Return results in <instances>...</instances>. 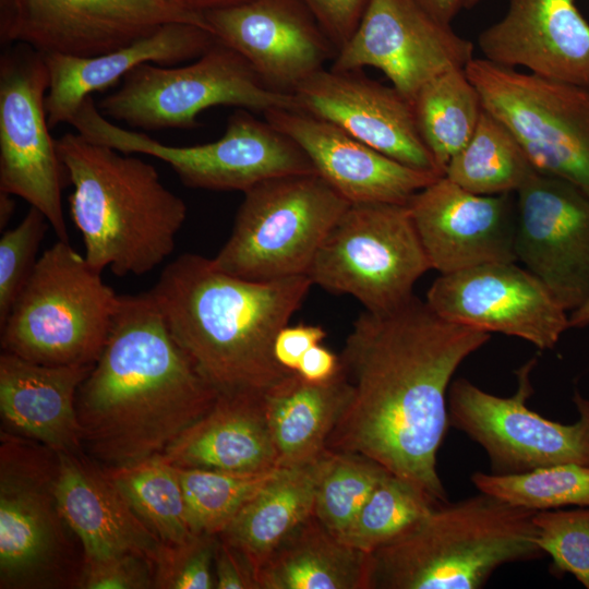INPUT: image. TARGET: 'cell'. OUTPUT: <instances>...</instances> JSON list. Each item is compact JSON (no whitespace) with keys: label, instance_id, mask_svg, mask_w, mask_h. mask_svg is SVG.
<instances>
[{"label":"cell","instance_id":"obj_35","mask_svg":"<svg viewBox=\"0 0 589 589\" xmlns=\"http://www.w3.org/2000/svg\"><path fill=\"white\" fill-rule=\"evenodd\" d=\"M471 481L479 492L534 512L589 507V466L558 464L519 473L477 471Z\"/></svg>","mask_w":589,"mask_h":589},{"label":"cell","instance_id":"obj_18","mask_svg":"<svg viewBox=\"0 0 589 589\" xmlns=\"http://www.w3.org/2000/svg\"><path fill=\"white\" fill-rule=\"evenodd\" d=\"M517 261L572 312L589 301V195L539 171L516 192Z\"/></svg>","mask_w":589,"mask_h":589},{"label":"cell","instance_id":"obj_27","mask_svg":"<svg viewBox=\"0 0 589 589\" xmlns=\"http://www.w3.org/2000/svg\"><path fill=\"white\" fill-rule=\"evenodd\" d=\"M161 457L179 468L252 472L279 467L264 394L219 393L211 410Z\"/></svg>","mask_w":589,"mask_h":589},{"label":"cell","instance_id":"obj_1","mask_svg":"<svg viewBox=\"0 0 589 589\" xmlns=\"http://www.w3.org/2000/svg\"><path fill=\"white\" fill-rule=\"evenodd\" d=\"M490 338L416 296L387 312L364 310L339 354L351 396L326 447L363 455L447 502L436 457L449 425L448 389L462 361Z\"/></svg>","mask_w":589,"mask_h":589},{"label":"cell","instance_id":"obj_37","mask_svg":"<svg viewBox=\"0 0 589 589\" xmlns=\"http://www.w3.org/2000/svg\"><path fill=\"white\" fill-rule=\"evenodd\" d=\"M329 450L313 515L340 538L388 471L363 455Z\"/></svg>","mask_w":589,"mask_h":589},{"label":"cell","instance_id":"obj_7","mask_svg":"<svg viewBox=\"0 0 589 589\" xmlns=\"http://www.w3.org/2000/svg\"><path fill=\"white\" fill-rule=\"evenodd\" d=\"M58 456L1 432L0 588H77L84 553L57 497Z\"/></svg>","mask_w":589,"mask_h":589},{"label":"cell","instance_id":"obj_6","mask_svg":"<svg viewBox=\"0 0 589 589\" xmlns=\"http://www.w3.org/2000/svg\"><path fill=\"white\" fill-rule=\"evenodd\" d=\"M117 294L69 241L37 260L1 329L3 351L47 365H93L107 341Z\"/></svg>","mask_w":589,"mask_h":589},{"label":"cell","instance_id":"obj_12","mask_svg":"<svg viewBox=\"0 0 589 589\" xmlns=\"http://www.w3.org/2000/svg\"><path fill=\"white\" fill-rule=\"evenodd\" d=\"M483 108L514 134L537 171L589 195V87L473 58L465 68Z\"/></svg>","mask_w":589,"mask_h":589},{"label":"cell","instance_id":"obj_26","mask_svg":"<svg viewBox=\"0 0 589 589\" xmlns=\"http://www.w3.org/2000/svg\"><path fill=\"white\" fill-rule=\"evenodd\" d=\"M92 368L40 364L3 351L0 412L5 432L57 453L83 450L76 395Z\"/></svg>","mask_w":589,"mask_h":589},{"label":"cell","instance_id":"obj_22","mask_svg":"<svg viewBox=\"0 0 589 589\" xmlns=\"http://www.w3.org/2000/svg\"><path fill=\"white\" fill-rule=\"evenodd\" d=\"M263 115L304 151L316 173L350 204H407L442 177L404 165L302 110L272 109Z\"/></svg>","mask_w":589,"mask_h":589},{"label":"cell","instance_id":"obj_8","mask_svg":"<svg viewBox=\"0 0 589 589\" xmlns=\"http://www.w3.org/2000/svg\"><path fill=\"white\" fill-rule=\"evenodd\" d=\"M213 265L250 280L308 275L325 237L350 203L317 173L263 181L248 191Z\"/></svg>","mask_w":589,"mask_h":589},{"label":"cell","instance_id":"obj_45","mask_svg":"<svg viewBox=\"0 0 589 589\" xmlns=\"http://www.w3.org/2000/svg\"><path fill=\"white\" fill-rule=\"evenodd\" d=\"M340 371L339 356L318 344L303 354L296 373L306 382L321 384L335 378Z\"/></svg>","mask_w":589,"mask_h":589},{"label":"cell","instance_id":"obj_36","mask_svg":"<svg viewBox=\"0 0 589 589\" xmlns=\"http://www.w3.org/2000/svg\"><path fill=\"white\" fill-rule=\"evenodd\" d=\"M438 504L416 484L388 472L339 539L369 553L400 534Z\"/></svg>","mask_w":589,"mask_h":589},{"label":"cell","instance_id":"obj_13","mask_svg":"<svg viewBox=\"0 0 589 589\" xmlns=\"http://www.w3.org/2000/svg\"><path fill=\"white\" fill-rule=\"evenodd\" d=\"M537 361L531 358L515 371L518 384L510 397L490 394L461 377L449 386V424L484 449L493 473H519L558 464L589 466V399L574 390L579 418L572 424L529 409Z\"/></svg>","mask_w":589,"mask_h":589},{"label":"cell","instance_id":"obj_21","mask_svg":"<svg viewBox=\"0 0 589 589\" xmlns=\"http://www.w3.org/2000/svg\"><path fill=\"white\" fill-rule=\"evenodd\" d=\"M299 110L326 120L409 167L444 176L425 146L412 104L362 70L322 69L293 91Z\"/></svg>","mask_w":589,"mask_h":589},{"label":"cell","instance_id":"obj_20","mask_svg":"<svg viewBox=\"0 0 589 589\" xmlns=\"http://www.w3.org/2000/svg\"><path fill=\"white\" fill-rule=\"evenodd\" d=\"M407 206L432 269L440 274L517 261L513 193L474 194L442 176L418 191Z\"/></svg>","mask_w":589,"mask_h":589},{"label":"cell","instance_id":"obj_3","mask_svg":"<svg viewBox=\"0 0 589 589\" xmlns=\"http://www.w3.org/2000/svg\"><path fill=\"white\" fill-rule=\"evenodd\" d=\"M312 286L308 275L240 278L184 253L149 291L176 341L218 394H264L292 373L276 362L273 344Z\"/></svg>","mask_w":589,"mask_h":589},{"label":"cell","instance_id":"obj_19","mask_svg":"<svg viewBox=\"0 0 589 589\" xmlns=\"http://www.w3.org/2000/svg\"><path fill=\"white\" fill-rule=\"evenodd\" d=\"M204 17L215 39L241 55L276 92L292 94L337 53L302 0H249Z\"/></svg>","mask_w":589,"mask_h":589},{"label":"cell","instance_id":"obj_32","mask_svg":"<svg viewBox=\"0 0 589 589\" xmlns=\"http://www.w3.org/2000/svg\"><path fill=\"white\" fill-rule=\"evenodd\" d=\"M419 133L440 170L472 136L483 105L465 69L447 71L424 84L412 100Z\"/></svg>","mask_w":589,"mask_h":589},{"label":"cell","instance_id":"obj_11","mask_svg":"<svg viewBox=\"0 0 589 589\" xmlns=\"http://www.w3.org/2000/svg\"><path fill=\"white\" fill-rule=\"evenodd\" d=\"M432 269L407 204H350L308 272L313 285L356 298L365 311L394 310Z\"/></svg>","mask_w":589,"mask_h":589},{"label":"cell","instance_id":"obj_42","mask_svg":"<svg viewBox=\"0 0 589 589\" xmlns=\"http://www.w3.org/2000/svg\"><path fill=\"white\" fill-rule=\"evenodd\" d=\"M370 0H302L337 51L354 33Z\"/></svg>","mask_w":589,"mask_h":589},{"label":"cell","instance_id":"obj_4","mask_svg":"<svg viewBox=\"0 0 589 589\" xmlns=\"http://www.w3.org/2000/svg\"><path fill=\"white\" fill-rule=\"evenodd\" d=\"M73 187L72 220L81 232L84 257L95 269L141 276L172 252L187 218V205L143 159L94 143L80 133L56 140Z\"/></svg>","mask_w":589,"mask_h":589},{"label":"cell","instance_id":"obj_29","mask_svg":"<svg viewBox=\"0 0 589 589\" xmlns=\"http://www.w3.org/2000/svg\"><path fill=\"white\" fill-rule=\"evenodd\" d=\"M329 453L327 448L309 462L281 467L218 534L245 557L255 576L281 540L313 515Z\"/></svg>","mask_w":589,"mask_h":589},{"label":"cell","instance_id":"obj_2","mask_svg":"<svg viewBox=\"0 0 589 589\" xmlns=\"http://www.w3.org/2000/svg\"><path fill=\"white\" fill-rule=\"evenodd\" d=\"M217 397L151 291L120 294L107 341L76 395L83 447L106 468L139 464L164 454Z\"/></svg>","mask_w":589,"mask_h":589},{"label":"cell","instance_id":"obj_15","mask_svg":"<svg viewBox=\"0 0 589 589\" xmlns=\"http://www.w3.org/2000/svg\"><path fill=\"white\" fill-rule=\"evenodd\" d=\"M171 22L209 29L203 14L169 0H0L1 46L95 57L128 46Z\"/></svg>","mask_w":589,"mask_h":589},{"label":"cell","instance_id":"obj_46","mask_svg":"<svg viewBox=\"0 0 589 589\" xmlns=\"http://www.w3.org/2000/svg\"><path fill=\"white\" fill-rule=\"evenodd\" d=\"M437 20L450 24L458 12L465 8L466 0H417Z\"/></svg>","mask_w":589,"mask_h":589},{"label":"cell","instance_id":"obj_31","mask_svg":"<svg viewBox=\"0 0 589 589\" xmlns=\"http://www.w3.org/2000/svg\"><path fill=\"white\" fill-rule=\"evenodd\" d=\"M537 172L510 130L484 108L467 144L444 176L480 195L516 193Z\"/></svg>","mask_w":589,"mask_h":589},{"label":"cell","instance_id":"obj_44","mask_svg":"<svg viewBox=\"0 0 589 589\" xmlns=\"http://www.w3.org/2000/svg\"><path fill=\"white\" fill-rule=\"evenodd\" d=\"M215 589H259L245 557L217 536L214 556Z\"/></svg>","mask_w":589,"mask_h":589},{"label":"cell","instance_id":"obj_34","mask_svg":"<svg viewBox=\"0 0 589 589\" xmlns=\"http://www.w3.org/2000/svg\"><path fill=\"white\" fill-rule=\"evenodd\" d=\"M280 468L241 472L177 467L193 532L221 533Z\"/></svg>","mask_w":589,"mask_h":589},{"label":"cell","instance_id":"obj_16","mask_svg":"<svg viewBox=\"0 0 589 589\" xmlns=\"http://www.w3.org/2000/svg\"><path fill=\"white\" fill-rule=\"evenodd\" d=\"M473 55L472 41L417 0H370L354 33L329 68H375L412 103L424 84L447 71L465 69Z\"/></svg>","mask_w":589,"mask_h":589},{"label":"cell","instance_id":"obj_40","mask_svg":"<svg viewBox=\"0 0 589 589\" xmlns=\"http://www.w3.org/2000/svg\"><path fill=\"white\" fill-rule=\"evenodd\" d=\"M217 536L199 534L180 544H163L154 566L156 589L216 588L214 556Z\"/></svg>","mask_w":589,"mask_h":589},{"label":"cell","instance_id":"obj_24","mask_svg":"<svg viewBox=\"0 0 589 589\" xmlns=\"http://www.w3.org/2000/svg\"><path fill=\"white\" fill-rule=\"evenodd\" d=\"M57 456L59 506L84 561L135 553L155 566L164 543L134 514L106 468L83 450Z\"/></svg>","mask_w":589,"mask_h":589},{"label":"cell","instance_id":"obj_10","mask_svg":"<svg viewBox=\"0 0 589 589\" xmlns=\"http://www.w3.org/2000/svg\"><path fill=\"white\" fill-rule=\"evenodd\" d=\"M97 105L99 112L133 129H195L199 115L215 106L254 112L299 109L293 94L268 88L249 62L215 41L185 65L144 63Z\"/></svg>","mask_w":589,"mask_h":589},{"label":"cell","instance_id":"obj_38","mask_svg":"<svg viewBox=\"0 0 589 589\" xmlns=\"http://www.w3.org/2000/svg\"><path fill=\"white\" fill-rule=\"evenodd\" d=\"M537 543L552 558L555 575L570 574L589 589V507L539 510Z\"/></svg>","mask_w":589,"mask_h":589},{"label":"cell","instance_id":"obj_39","mask_svg":"<svg viewBox=\"0 0 589 589\" xmlns=\"http://www.w3.org/2000/svg\"><path fill=\"white\" fill-rule=\"evenodd\" d=\"M45 215L29 206L24 218L0 239V326H2L36 262L49 227Z\"/></svg>","mask_w":589,"mask_h":589},{"label":"cell","instance_id":"obj_25","mask_svg":"<svg viewBox=\"0 0 589 589\" xmlns=\"http://www.w3.org/2000/svg\"><path fill=\"white\" fill-rule=\"evenodd\" d=\"M216 39L196 24L171 22L128 46L95 57L43 53L49 73L45 105L50 129L69 123L84 99L144 63L177 65L202 56Z\"/></svg>","mask_w":589,"mask_h":589},{"label":"cell","instance_id":"obj_50","mask_svg":"<svg viewBox=\"0 0 589 589\" xmlns=\"http://www.w3.org/2000/svg\"><path fill=\"white\" fill-rule=\"evenodd\" d=\"M483 0H466L465 8H472L476 4L480 3Z\"/></svg>","mask_w":589,"mask_h":589},{"label":"cell","instance_id":"obj_43","mask_svg":"<svg viewBox=\"0 0 589 589\" xmlns=\"http://www.w3.org/2000/svg\"><path fill=\"white\" fill-rule=\"evenodd\" d=\"M325 337L326 332L320 325H286L275 337L274 358L283 369L296 372L303 354L313 346L322 344Z\"/></svg>","mask_w":589,"mask_h":589},{"label":"cell","instance_id":"obj_17","mask_svg":"<svg viewBox=\"0 0 589 589\" xmlns=\"http://www.w3.org/2000/svg\"><path fill=\"white\" fill-rule=\"evenodd\" d=\"M425 301L449 322L517 337L541 350L554 348L570 329L568 312L538 277L516 262L441 274Z\"/></svg>","mask_w":589,"mask_h":589},{"label":"cell","instance_id":"obj_28","mask_svg":"<svg viewBox=\"0 0 589 589\" xmlns=\"http://www.w3.org/2000/svg\"><path fill=\"white\" fill-rule=\"evenodd\" d=\"M350 396L342 371L321 384L292 372L266 390L265 412L279 467L305 464L322 455Z\"/></svg>","mask_w":589,"mask_h":589},{"label":"cell","instance_id":"obj_49","mask_svg":"<svg viewBox=\"0 0 589 589\" xmlns=\"http://www.w3.org/2000/svg\"><path fill=\"white\" fill-rule=\"evenodd\" d=\"M570 328H585L589 326V301L569 313Z\"/></svg>","mask_w":589,"mask_h":589},{"label":"cell","instance_id":"obj_5","mask_svg":"<svg viewBox=\"0 0 589 589\" xmlns=\"http://www.w3.org/2000/svg\"><path fill=\"white\" fill-rule=\"evenodd\" d=\"M534 510L491 494L441 503L366 553V589H477L501 566L545 555Z\"/></svg>","mask_w":589,"mask_h":589},{"label":"cell","instance_id":"obj_23","mask_svg":"<svg viewBox=\"0 0 589 589\" xmlns=\"http://www.w3.org/2000/svg\"><path fill=\"white\" fill-rule=\"evenodd\" d=\"M478 46L493 63L589 87V23L575 0H509Z\"/></svg>","mask_w":589,"mask_h":589},{"label":"cell","instance_id":"obj_48","mask_svg":"<svg viewBox=\"0 0 589 589\" xmlns=\"http://www.w3.org/2000/svg\"><path fill=\"white\" fill-rule=\"evenodd\" d=\"M13 194L0 191V228L7 227L15 209Z\"/></svg>","mask_w":589,"mask_h":589},{"label":"cell","instance_id":"obj_30","mask_svg":"<svg viewBox=\"0 0 589 589\" xmlns=\"http://www.w3.org/2000/svg\"><path fill=\"white\" fill-rule=\"evenodd\" d=\"M255 577L259 589H366V552L311 515L281 540Z\"/></svg>","mask_w":589,"mask_h":589},{"label":"cell","instance_id":"obj_14","mask_svg":"<svg viewBox=\"0 0 589 589\" xmlns=\"http://www.w3.org/2000/svg\"><path fill=\"white\" fill-rule=\"evenodd\" d=\"M49 73L45 57L24 44L0 56V191L22 197L47 218L58 240L69 241L61 191L68 175L50 135L46 112Z\"/></svg>","mask_w":589,"mask_h":589},{"label":"cell","instance_id":"obj_33","mask_svg":"<svg viewBox=\"0 0 589 589\" xmlns=\"http://www.w3.org/2000/svg\"><path fill=\"white\" fill-rule=\"evenodd\" d=\"M106 470L134 514L164 544H180L199 536L189 520L178 469L161 455Z\"/></svg>","mask_w":589,"mask_h":589},{"label":"cell","instance_id":"obj_9","mask_svg":"<svg viewBox=\"0 0 589 589\" xmlns=\"http://www.w3.org/2000/svg\"><path fill=\"white\" fill-rule=\"evenodd\" d=\"M87 140L125 154H144L168 164L190 188L245 192L283 176L316 173L304 151L288 135L252 111L238 108L217 141L192 146L164 144L121 128L104 117L92 96L70 119Z\"/></svg>","mask_w":589,"mask_h":589},{"label":"cell","instance_id":"obj_41","mask_svg":"<svg viewBox=\"0 0 589 589\" xmlns=\"http://www.w3.org/2000/svg\"><path fill=\"white\" fill-rule=\"evenodd\" d=\"M77 588H154V564L147 557L135 553H123L96 561H84Z\"/></svg>","mask_w":589,"mask_h":589},{"label":"cell","instance_id":"obj_47","mask_svg":"<svg viewBox=\"0 0 589 589\" xmlns=\"http://www.w3.org/2000/svg\"><path fill=\"white\" fill-rule=\"evenodd\" d=\"M179 8L197 13L205 14L206 12L229 8L244 3L249 0H169Z\"/></svg>","mask_w":589,"mask_h":589}]
</instances>
